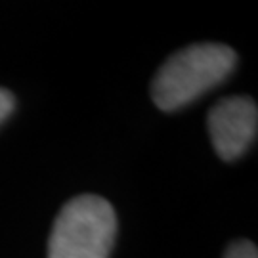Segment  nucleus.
I'll use <instances>...</instances> for the list:
<instances>
[{
    "mask_svg": "<svg viewBox=\"0 0 258 258\" xmlns=\"http://www.w3.org/2000/svg\"><path fill=\"white\" fill-rule=\"evenodd\" d=\"M115 235L113 205L98 195H79L65 203L55 218L48 239V258H109Z\"/></svg>",
    "mask_w": 258,
    "mask_h": 258,
    "instance_id": "obj_2",
    "label": "nucleus"
},
{
    "mask_svg": "<svg viewBox=\"0 0 258 258\" xmlns=\"http://www.w3.org/2000/svg\"><path fill=\"white\" fill-rule=\"evenodd\" d=\"M224 258H258V249L247 239L233 241L224 252Z\"/></svg>",
    "mask_w": 258,
    "mask_h": 258,
    "instance_id": "obj_4",
    "label": "nucleus"
},
{
    "mask_svg": "<svg viewBox=\"0 0 258 258\" xmlns=\"http://www.w3.org/2000/svg\"><path fill=\"white\" fill-rule=\"evenodd\" d=\"M237 54L226 44L199 42L172 54L151 83V98L161 111H178L228 79Z\"/></svg>",
    "mask_w": 258,
    "mask_h": 258,
    "instance_id": "obj_1",
    "label": "nucleus"
},
{
    "mask_svg": "<svg viewBox=\"0 0 258 258\" xmlns=\"http://www.w3.org/2000/svg\"><path fill=\"white\" fill-rule=\"evenodd\" d=\"M207 124L216 155L235 161L247 153L256 138L258 105L249 96L224 98L209 111Z\"/></svg>",
    "mask_w": 258,
    "mask_h": 258,
    "instance_id": "obj_3",
    "label": "nucleus"
},
{
    "mask_svg": "<svg viewBox=\"0 0 258 258\" xmlns=\"http://www.w3.org/2000/svg\"><path fill=\"white\" fill-rule=\"evenodd\" d=\"M16 109V96L0 86V124L8 119Z\"/></svg>",
    "mask_w": 258,
    "mask_h": 258,
    "instance_id": "obj_5",
    "label": "nucleus"
}]
</instances>
